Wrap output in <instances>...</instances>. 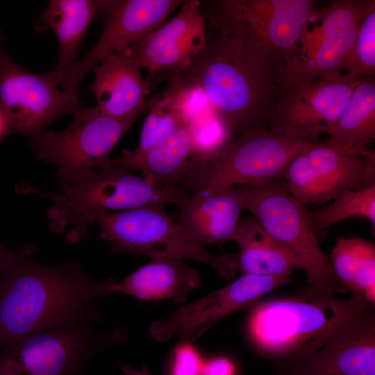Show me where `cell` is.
<instances>
[{
	"mask_svg": "<svg viewBox=\"0 0 375 375\" xmlns=\"http://www.w3.org/2000/svg\"><path fill=\"white\" fill-rule=\"evenodd\" d=\"M35 249L10 251L0 279V347L26 335L99 315L92 305L112 294L110 278L97 281L75 260L47 265Z\"/></svg>",
	"mask_w": 375,
	"mask_h": 375,
	"instance_id": "obj_1",
	"label": "cell"
},
{
	"mask_svg": "<svg viewBox=\"0 0 375 375\" xmlns=\"http://www.w3.org/2000/svg\"><path fill=\"white\" fill-rule=\"evenodd\" d=\"M175 74L203 90L233 138L250 128L269 125L283 92L276 75L219 35L207 39L190 65Z\"/></svg>",
	"mask_w": 375,
	"mask_h": 375,
	"instance_id": "obj_2",
	"label": "cell"
},
{
	"mask_svg": "<svg viewBox=\"0 0 375 375\" xmlns=\"http://www.w3.org/2000/svg\"><path fill=\"white\" fill-rule=\"evenodd\" d=\"M316 5L312 0L200 1L206 22L279 81L319 18Z\"/></svg>",
	"mask_w": 375,
	"mask_h": 375,
	"instance_id": "obj_3",
	"label": "cell"
},
{
	"mask_svg": "<svg viewBox=\"0 0 375 375\" xmlns=\"http://www.w3.org/2000/svg\"><path fill=\"white\" fill-rule=\"evenodd\" d=\"M362 300L353 294L342 299L309 285L294 295L256 304L249 317L248 333L265 358L296 360L319 348Z\"/></svg>",
	"mask_w": 375,
	"mask_h": 375,
	"instance_id": "obj_4",
	"label": "cell"
},
{
	"mask_svg": "<svg viewBox=\"0 0 375 375\" xmlns=\"http://www.w3.org/2000/svg\"><path fill=\"white\" fill-rule=\"evenodd\" d=\"M62 182V192L47 194L53 204L48 210L53 231L61 233L71 227L68 242L85 237L97 217L112 211L174 204L187 201L176 188L158 186L128 170L110 167L78 173Z\"/></svg>",
	"mask_w": 375,
	"mask_h": 375,
	"instance_id": "obj_5",
	"label": "cell"
},
{
	"mask_svg": "<svg viewBox=\"0 0 375 375\" xmlns=\"http://www.w3.org/2000/svg\"><path fill=\"white\" fill-rule=\"evenodd\" d=\"M99 315L80 318L13 340L0 352V375H82L106 348L126 338V331H97Z\"/></svg>",
	"mask_w": 375,
	"mask_h": 375,
	"instance_id": "obj_6",
	"label": "cell"
},
{
	"mask_svg": "<svg viewBox=\"0 0 375 375\" xmlns=\"http://www.w3.org/2000/svg\"><path fill=\"white\" fill-rule=\"evenodd\" d=\"M311 142L274 125L254 126L237 135L189 175L196 190L264 185L280 179L291 160Z\"/></svg>",
	"mask_w": 375,
	"mask_h": 375,
	"instance_id": "obj_7",
	"label": "cell"
},
{
	"mask_svg": "<svg viewBox=\"0 0 375 375\" xmlns=\"http://www.w3.org/2000/svg\"><path fill=\"white\" fill-rule=\"evenodd\" d=\"M235 189L243 209L299 262L309 285L334 293L347 291L319 244L308 211L288 192L281 178Z\"/></svg>",
	"mask_w": 375,
	"mask_h": 375,
	"instance_id": "obj_8",
	"label": "cell"
},
{
	"mask_svg": "<svg viewBox=\"0 0 375 375\" xmlns=\"http://www.w3.org/2000/svg\"><path fill=\"white\" fill-rule=\"evenodd\" d=\"M99 238L114 253H135L156 258L191 259L212 266L224 279L232 280L226 255L215 257L205 244L190 234L165 210L151 206L99 215Z\"/></svg>",
	"mask_w": 375,
	"mask_h": 375,
	"instance_id": "obj_9",
	"label": "cell"
},
{
	"mask_svg": "<svg viewBox=\"0 0 375 375\" xmlns=\"http://www.w3.org/2000/svg\"><path fill=\"white\" fill-rule=\"evenodd\" d=\"M374 5V0H338L321 10V24L308 31L299 56L281 72L282 93L349 72L359 27Z\"/></svg>",
	"mask_w": 375,
	"mask_h": 375,
	"instance_id": "obj_10",
	"label": "cell"
},
{
	"mask_svg": "<svg viewBox=\"0 0 375 375\" xmlns=\"http://www.w3.org/2000/svg\"><path fill=\"white\" fill-rule=\"evenodd\" d=\"M72 115L64 130H45L31 142L37 158L58 167L60 181L81 172L110 167L112 150L140 117H113L96 106H83Z\"/></svg>",
	"mask_w": 375,
	"mask_h": 375,
	"instance_id": "obj_11",
	"label": "cell"
},
{
	"mask_svg": "<svg viewBox=\"0 0 375 375\" xmlns=\"http://www.w3.org/2000/svg\"><path fill=\"white\" fill-rule=\"evenodd\" d=\"M81 106L78 96L63 90L49 73L33 74L16 63L5 50L0 30V112L10 133L32 139Z\"/></svg>",
	"mask_w": 375,
	"mask_h": 375,
	"instance_id": "obj_12",
	"label": "cell"
},
{
	"mask_svg": "<svg viewBox=\"0 0 375 375\" xmlns=\"http://www.w3.org/2000/svg\"><path fill=\"white\" fill-rule=\"evenodd\" d=\"M181 0L103 1L101 33L90 50L72 66L49 72L65 91L77 94L85 75L106 57L141 42L162 25Z\"/></svg>",
	"mask_w": 375,
	"mask_h": 375,
	"instance_id": "obj_13",
	"label": "cell"
},
{
	"mask_svg": "<svg viewBox=\"0 0 375 375\" xmlns=\"http://www.w3.org/2000/svg\"><path fill=\"white\" fill-rule=\"evenodd\" d=\"M279 375H375L374 304L362 300L319 348L285 362Z\"/></svg>",
	"mask_w": 375,
	"mask_h": 375,
	"instance_id": "obj_14",
	"label": "cell"
},
{
	"mask_svg": "<svg viewBox=\"0 0 375 375\" xmlns=\"http://www.w3.org/2000/svg\"><path fill=\"white\" fill-rule=\"evenodd\" d=\"M365 79L350 73L336 74L283 92L275 104L269 124L317 142L319 135L335 123Z\"/></svg>",
	"mask_w": 375,
	"mask_h": 375,
	"instance_id": "obj_15",
	"label": "cell"
},
{
	"mask_svg": "<svg viewBox=\"0 0 375 375\" xmlns=\"http://www.w3.org/2000/svg\"><path fill=\"white\" fill-rule=\"evenodd\" d=\"M290 282V278L242 274L228 285L179 308L167 319L153 322L149 333L160 342L174 336L185 342L194 340L224 317Z\"/></svg>",
	"mask_w": 375,
	"mask_h": 375,
	"instance_id": "obj_16",
	"label": "cell"
},
{
	"mask_svg": "<svg viewBox=\"0 0 375 375\" xmlns=\"http://www.w3.org/2000/svg\"><path fill=\"white\" fill-rule=\"evenodd\" d=\"M206 25L200 1H184L174 17L126 51L151 73L183 72L206 43Z\"/></svg>",
	"mask_w": 375,
	"mask_h": 375,
	"instance_id": "obj_17",
	"label": "cell"
},
{
	"mask_svg": "<svg viewBox=\"0 0 375 375\" xmlns=\"http://www.w3.org/2000/svg\"><path fill=\"white\" fill-rule=\"evenodd\" d=\"M93 69L92 92L103 114L117 118L140 117L154 103L156 98L146 101L149 83L126 50L106 57Z\"/></svg>",
	"mask_w": 375,
	"mask_h": 375,
	"instance_id": "obj_18",
	"label": "cell"
},
{
	"mask_svg": "<svg viewBox=\"0 0 375 375\" xmlns=\"http://www.w3.org/2000/svg\"><path fill=\"white\" fill-rule=\"evenodd\" d=\"M178 223L205 243L231 240L243 210L235 188H200L180 208Z\"/></svg>",
	"mask_w": 375,
	"mask_h": 375,
	"instance_id": "obj_19",
	"label": "cell"
},
{
	"mask_svg": "<svg viewBox=\"0 0 375 375\" xmlns=\"http://www.w3.org/2000/svg\"><path fill=\"white\" fill-rule=\"evenodd\" d=\"M199 283L198 272L182 260L156 258L119 282L111 279L108 290L111 294L120 292L141 300L183 303Z\"/></svg>",
	"mask_w": 375,
	"mask_h": 375,
	"instance_id": "obj_20",
	"label": "cell"
},
{
	"mask_svg": "<svg viewBox=\"0 0 375 375\" xmlns=\"http://www.w3.org/2000/svg\"><path fill=\"white\" fill-rule=\"evenodd\" d=\"M240 251L228 254L231 267L236 274L290 278L302 269L299 262L276 242L254 218L240 220L232 238Z\"/></svg>",
	"mask_w": 375,
	"mask_h": 375,
	"instance_id": "obj_21",
	"label": "cell"
},
{
	"mask_svg": "<svg viewBox=\"0 0 375 375\" xmlns=\"http://www.w3.org/2000/svg\"><path fill=\"white\" fill-rule=\"evenodd\" d=\"M190 85L176 74L167 87L148 110L141 130L140 143L132 151L124 150L122 157L110 160L116 168L128 170L131 165L149 150L160 144L182 126L188 124L186 100Z\"/></svg>",
	"mask_w": 375,
	"mask_h": 375,
	"instance_id": "obj_22",
	"label": "cell"
},
{
	"mask_svg": "<svg viewBox=\"0 0 375 375\" xmlns=\"http://www.w3.org/2000/svg\"><path fill=\"white\" fill-rule=\"evenodd\" d=\"M103 1L50 0L34 23L38 32L51 29L58 43L56 71L69 68L78 60L90 24L99 19Z\"/></svg>",
	"mask_w": 375,
	"mask_h": 375,
	"instance_id": "obj_23",
	"label": "cell"
},
{
	"mask_svg": "<svg viewBox=\"0 0 375 375\" xmlns=\"http://www.w3.org/2000/svg\"><path fill=\"white\" fill-rule=\"evenodd\" d=\"M324 142L338 152L369 158L368 145L375 140V81L365 78L353 91Z\"/></svg>",
	"mask_w": 375,
	"mask_h": 375,
	"instance_id": "obj_24",
	"label": "cell"
},
{
	"mask_svg": "<svg viewBox=\"0 0 375 375\" xmlns=\"http://www.w3.org/2000/svg\"><path fill=\"white\" fill-rule=\"evenodd\" d=\"M198 164L190 127L186 124L144 153L128 170L141 171L144 178L158 186L176 188V184Z\"/></svg>",
	"mask_w": 375,
	"mask_h": 375,
	"instance_id": "obj_25",
	"label": "cell"
},
{
	"mask_svg": "<svg viewBox=\"0 0 375 375\" xmlns=\"http://www.w3.org/2000/svg\"><path fill=\"white\" fill-rule=\"evenodd\" d=\"M305 151L334 198L345 190L358 189L375 183V156L367 158L342 153L324 142H311Z\"/></svg>",
	"mask_w": 375,
	"mask_h": 375,
	"instance_id": "obj_26",
	"label": "cell"
},
{
	"mask_svg": "<svg viewBox=\"0 0 375 375\" xmlns=\"http://www.w3.org/2000/svg\"><path fill=\"white\" fill-rule=\"evenodd\" d=\"M332 203L320 209L308 211L316 233L331 226L349 219L361 217L367 219L374 233L375 183L339 193Z\"/></svg>",
	"mask_w": 375,
	"mask_h": 375,
	"instance_id": "obj_27",
	"label": "cell"
},
{
	"mask_svg": "<svg viewBox=\"0 0 375 375\" xmlns=\"http://www.w3.org/2000/svg\"><path fill=\"white\" fill-rule=\"evenodd\" d=\"M306 149L288 164L283 182L288 192L301 204L324 203L334 197L314 169Z\"/></svg>",
	"mask_w": 375,
	"mask_h": 375,
	"instance_id": "obj_28",
	"label": "cell"
},
{
	"mask_svg": "<svg viewBox=\"0 0 375 375\" xmlns=\"http://www.w3.org/2000/svg\"><path fill=\"white\" fill-rule=\"evenodd\" d=\"M189 125L198 165L217 156L233 139L214 112Z\"/></svg>",
	"mask_w": 375,
	"mask_h": 375,
	"instance_id": "obj_29",
	"label": "cell"
},
{
	"mask_svg": "<svg viewBox=\"0 0 375 375\" xmlns=\"http://www.w3.org/2000/svg\"><path fill=\"white\" fill-rule=\"evenodd\" d=\"M365 239L340 238L331 253L332 269L341 285L352 292Z\"/></svg>",
	"mask_w": 375,
	"mask_h": 375,
	"instance_id": "obj_30",
	"label": "cell"
},
{
	"mask_svg": "<svg viewBox=\"0 0 375 375\" xmlns=\"http://www.w3.org/2000/svg\"><path fill=\"white\" fill-rule=\"evenodd\" d=\"M361 78H372L375 74V5L362 20L353 49V64L347 72Z\"/></svg>",
	"mask_w": 375,
	"mask_h": 375,
	"instance_id": "obj_31",
	"label": "cell"
},
{
	"mask_svg": "<svg viewBox=\"0 0 375 375\" xmlns=\"http://www.w3.org/2000/svg\"><path fill=\"white\" fill-rule=\"evenodd\" d=\"M363 297L369 303L375 302V245L366 240L351 292Z\"/></svg>",
	"mask_w": 375,
	"mask_h": 375,
	"instance_id": "obj_32",
	"label": "cell"
},
{
	"mask_svg": "<svg viewBox=\"0 0 375 375\" xmlns=\"http://www.w3.org/2000/svg\"><path fill=\"white\" fill-rule=\"evenodd\" d=\"M204 363L197 349L185 342L175 349L170 375H201Z\"/></svg>",
	"mask_w": 375,
	"mask_h": 375,
	"instance_id": "obj_33",
	"label": "cell"
},
{
	"mask_svg": "<svg viewBox=\"0 0 375 375\" xmlns=\"http://www.w3.org/2000/svg\"><path fill=\"white\" fill-rule=\"evenodd\" d=\"M234 363L222 356L215 357L204 363L201 375H235Z\"/></svg>",
	"mask_w": 375,
	"mask_h": 375,
	"instance_id": "obj_34",
	"label": "cell"
},
{
	"mask_svg": "<svg viewBox=\"0 0 375 375\" xmlns=\"http://www.w3.org/2000/svg\"><path fill=\"white\" fill-rule=\"evenodd\" d=\"M118 365L124 375H151L147 367L137 369L121 361L118 362Z\"/></svg>",
	"mask_w": 375,
	"mask_h": 375,
	"instance_id": "obj_35",
	"label": "cell"
},
{
	"mask_svg": "<svg viewBox=\"0 0 375 375\" xmlns=\"http://www.w3.org/2000/svg\"><path fill=\"white\" fill-rule=\"evenodd\" d=\"M10 253V251L6 249L0 242V279Z\"/></svg>",
	"mask_w": 375,
	"mask_h": 375,
	"instance_id": "obj_36",
	"label": "cell"
},
{
	"mask_svg": "<svg viewBox=\"0 0 375 375\" xmlns=\"http://www.w3.org/2000/svg\"><path fill=\"white\" fill-rule=\"evenodd\" d=\"M9 134L11 133L8 123L0 112V140Z\"/></svg>",
	"mask_w": 375,
	"mask_h": 375,
	"instance_id": "obj_37",
	"label": "cell"
}]
</instances>
